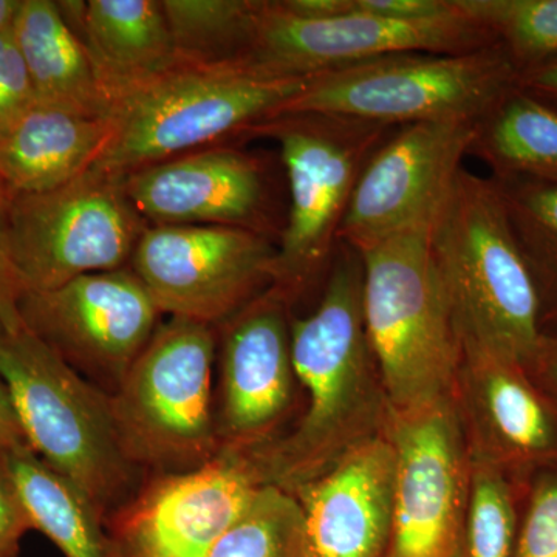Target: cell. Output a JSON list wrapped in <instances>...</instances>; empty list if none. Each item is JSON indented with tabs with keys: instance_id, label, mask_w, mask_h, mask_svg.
<instances>
[{
	"instance_id": "cell-1",
	"label": "cell",
	"mask_w": 557,
	"mask_h": 557,
	"mask_svg": "<svg viewBox=\"0 0 557 557\" xmlns=\"http://www.w3.org/2000/svg\"><path fill=\"white\" fill-rule=\"evenodd\" d=\"M292 354L306 403L281 437L245 454L263 486L287 493L384 437L391 418L366 332L362 260L348 245L336 249L317 309L306 318L293 317Z\"/></svg>"
},
{
	"instance_id": "cell-2",
	"label": "cell",
	"mask_w": 557,
	"mask_h": 557,
	"mask_svg": "<svg viewBox=\"0 0 557 557\" xmlns=\"http://www.w3.org/2000/svg\"><path fill=\"white\" fill-rule=\"evenodd\" d=\"M431 252L461 346L525 368L544 335L541 306L493 178L461 170L432 223Z\"/></svg>"
},
{
	"instance_id": "cell-3",
	"label": "cell",
	"mask_w": 557,
	"mask_h": 557,
	"mask_svg": "<svg viewBox=\"0 0 557 557\" xmlns=\"http://www.w3.org/2000/svg\"><path fill=\"white\" fill-rule=\"evenodd\" d=\"M0 380L28 446L108 523L146 480L116 434L110 395L84 379L24 321L0 329Z\"/></svg>"
},
{
	"instance_id": "cell-4",
	"label": "cell",
	"mask_w": 557,
	"mask_h": 557,
	"mask_svg": "<svg viewBox=\"0 0 557 557\" xmlns=\"http://www.w3.org/2000/svg\"><path fill=\"white\" fill-rule=\"evenodd\" d=\"M309 78H281L237 64L172 69L115 102L113 134L94 168L132 172L214 148L278 115Z\"/></svg>"
},
{
	"instance_id": "cell-5",
	"label": "cell",
	"mask_w": 557,
	"mask_h": 557,
	"mask_svg": "<svg viewBox=\"0 0 557 557\" xmlns=\"http://www.w3.org/2000/svg\"><path fill=\"white\" fill-rule=\"evenodd\" d=\"M395 131L348 116L284 113L247 132L274 139L287 172L288 211L271 288L293 309L324 284L358 180Z\"/></svg>"
},
{
	"instance_id": "cell-6",
	"label": "cell",
	"mask_w": 557,
	"mask_h": 557,
	"mask_svg": "<svg viewBox=\"0 0 557 557\" xmlns=\"http://www.w3.org/2000/svg\"><path fill=\"white\" fill-rule=\"evenodd\" d=\"M431 226L358 252L366 332L392 410L450 397L463 357L432 259Z\"/></svg>"
},
{
	"instance_id": "cell-7",
	"label": "cell",
	"mask_w": 557,
	"mask_h": 557,
	"mask_svg": "<svg viewBox=\"0 0 557 557\" xmlns=\"http://www.w3.org/2000/svg\"><path fill=\"white\" fill-rule=\"evenodd\" d=\"M215 350L212 325L171 317L110 395L121 446L143 474L194 471L222 450L212 392Z\"/></svg>"
},
{
	"instance_id": "cell-8",
	"label": "cell",
	"mask_w": 557,
	"mask_h": 557,
	"mask_svg": "<svg viewBox=\"0 0 557 557\" xmlns=\"http://www.w3.org/2000/svg\"><path fill=\"white\" fill-rule=\"evenodd\" d=\"M518 78L519 70L500 44L460 54H387L309 76L278 115L322 113L391 127L478 123L518 87Z\"/></svg>"
},
{
	"instance_id": "cell-9",
	"label": "cell",
	"mask_w": 557,
	"mask_h": 557,
	"mask_svg": "<svg viewBox=\"0 0 557 557\" xmlns=\"http://www.w3.org/2000/svg\"><path fill=\"white\" fill-rule=\"evenodd\" d=\"M148 226L123 178L97 168L61 188L7 197V247L22 295L129 267Z\"/></svg>"
},
{
	"instance_id": "cell-10",
	"label": "cell",
	"mask_w": 557,
	"mask_h": 557,
	"mask_svg": "<svg viewBox=\"0 0 557 557\" xmlns=\"http://www.w3.org/2000/svg\"><path fill=\"white\" fill-rule=\"evenodd\" d=\"M445 16L401 21L350 10L307 20L263 0L258 25L239 64L281 78H309L327 70L397 53L460 54L494 46L485 27L458 7Z\"/></svg>"
},
{
	"instance_id": "cell-11",
	"label": "cell",
	"mask_w": 557,
	"mask_h": 557,
	"mask_svg": "<svg viewBox=\"0 0 557 557\" xmlns=\"http://www.w3.org/2000/svg\"><path fill=\"white\" fill-rule=\"evenodd\" d=\"M277 240L233 226L149 225L131 269L161 313L222 325L274 284Z\"/></svg>"
},
{
	"instance_id": "cell-12",
	"label": "cell",
	"mask_w": 557,
	"mask_h": 557,
	"mask_svg": "<svg viewBox=\"0 0 557 557\" xmlns=\"http://www.w3.org/2000/svg\"><path fill=\"white\" fill-rule=\"evenodd\" d=\"M395 454L387 557H458L472 463L450 397L392 410Z\"/></svg>"
},
{
	"instance_id": "cell-13",
	"label": "cell",
	"mask_w": 557,
	"mask_h": 557,
	"mask_svg": "<svg viewBox=\"0 0 557 557\" xmlns=\"http://www.w3.org/2000/svg\"><path fill=\"white\" fill-rule=\"evenodd\" d=\"M20 311L35 335L109 395L148 346L163 314L131 267L24 295Z\"/></svg>"
},
{
	"instance_id": "cell-14",
	"label": "cell",
	"mask_w": 557,
	"mask_h": 557,
	"mask_svg": "<svg viewBox=\"0 0 557 557\" xmlns=\"http://www.w3.org/2000/svg\"><path fill=\"white\" fill-rule=\"evenodd\" d=\"M475 121H429L397 127L358 180L339 244L355 251L432 225L463 170Z\"/></svg>"
},
{
	"instance_id": "cell-15",
	"label": "cell",
	"mask_w": 557,
	"mask_h": 557,
	"mask_svg": "<svg viewBox=\"0 0 557 557\" xmlns=\"http://www.w3.org/2000/svg\"><path fill=\"white\" fill-rule=\"evenodd\" d=\"M293 307L270 288L223 322L215 424L220 448L252 453L281 437L300 410Z\"/></svg>"
},
{
	"instance_id": "cell-16",
	"label": "cell",
	"mask_w": 557,
	"mask_h": 557,
	"mask_svg": "<svg viewBox=\"0 0 557 557\" xmlns=\"http://www.w3.org/2000/svg\"><path fill=\"white\" fill-rule=\"evenodd\" d=\"M245 454L220 450L194 471L156 475L106 523L115 557H207L260 487Z\"/></svg>"
},
{
	"instance_id": "cell-17",
	"label": "cell",
	"mask_w": 557,
	"mask_h": 557,
	"mask_svg": "<svg viewBox=\"0 0 557 557\" xmlns=\"http://www.w3.org/2000/svg\"><path fill=\"white\" fill-rule=\"evenodd\" d=\"M123 183L148 225L233 226L281 237L269 168L244 150H196L132 172Z\"/></svg>"
},
{
	"instance_id": "cell-18",
	"label": "cell",
	"mask_w": 557,
	"mask_h": 557,
	"mask_svg": "<svg viewBox=\"0 0 557 557\" xmlns=\"http://www.w3.org/2000/svg\"><path fill=\"white\" fill-rule=\"evenodd\" d=\"M450 399L472 463L496 468L520 487L557 467V413L522 364L463 348Z\"/></svg>"
},
{
	"instance_id": "cell-19",
	"label": "cell",
	"mask_w": 557,
	"mask_h": 557,
	"mask_svg": "<svg viewBox=\"0 0 557 557\" xmlns=\"http://www.w3.org/2000/svg\"><path fill=\"white\" fill-rule=\"evenodd\" d=\"M394 482L384 435L292 491L302 509L304 557H387Z\"/></svg>"
},
{
	"instance_id": "cell-20",
	"label": "cell",
	"mask_w": 557,
	"mask_h": 557,
	"mask_svg": "<svg viewBox=\"0 0 557 557\" xmlns=\"http://www.w3.org/2000/svg\"><path fill=\"white\" fill-rule=\"evenodd\" d=\"M78 33L110 106L177 67L161 0L58 2Z\"/></svg>"
},
{
	"instance_id": "cell-21",
	"label": "cell",
	"mask_w": 557,
	"mask_h": 557,
	"mask_svg": "<svg viewBox=\"0 0 557 557\" xmlns=\"http://www.w3.org/2000/svg\"><path fill=\"white\" fill-rule=\"evenodd\" d=\"M113 134L110 119L35 104L0 135L7 197L61 188L97 164Z\"/></svg>"
},
{
	"instance_id": "cell-22",
	"label": "cell",
	"mask_w": 557,
	"mask_h": 557,
	"mask_svg": "<svg viewBox=\"0 0 557 557\" xmlns=\"http://www.w3.org/2000/svg\"><path fill=\"white\" fill-rule=\"evenodd\" d=\"M13 33L38 104L110 119L112 106L89 50L58 2L22 0Z\"/></svg>"
},
{
	"instance_id": "cell-23",
	"label": "cell",
	"mask_w": 557,
	"mask_h": 557,
	"mask_svg": "<svg viewBox=\"0 0 557 557\" xmlns=\"http://www.w3.org/2000/svg\"><path fill=\"white\" fill-rule=\"evenodd\" d=\"M469 156L493 178L557 185V109L516 87L478 121Z\"/></svg>"
},
{
	"instance_id": "cell-24",
	"label": "cell",
	"mask_w": 557,
	"mask_h": 557,
	"mask_svg": "<svg viewBox=\"0 0 557 557\" xmlns=\"http://www.w3.org/2000/svg\"><path fill=\"white\" fill-rule=\"evenodd\" d=\"M2 454L33 530L65 557H115L104 520L69 480L32 448Z\"/></svg>"
},
{
	"instance_id": "cell-25",
	"label": "cell",
	"mask_w": 557,
	"mask_h": 557,
	"mask_svg": "<svg viewBox=\"0 0 557 557\" xmlns=\"http://www.w3.org/2000/svg\"><path fill=\"white\" fill-rule=\"evenodd\" d=\"M183 65L239 64L263 0H161Z\"/></svg>"
},
{
	"instance_id": "cell-26",
	"label": "cell",
	"mask_w": 557,
	"mask_h": 557,
	"mask_svg": "<svg viewBox=\"0 0 557 557\" xmlns=\"http://www.w3.org/2000/svg\"><path fill=\"white\" fill-rule=\"evenodd\" d=\"M493 180L536 287L542 332H557V185Z\"/></svg>"
},
{
	"instance_id": "cell-27",
	"label": "cell",
	"mask_w": 557,
	"mask_h": 557,
	"mask_svg": "<svg viewBox=\"0 0 557 557\" xmlns=\"http://www.w3.org/2000/svg\"><path fill=\"white\" fill-rule=\"evenodd\" d=\"M472 463V461H471ZM523 487L505 472L472 463L467 519L458 557H512Z\"/></svg>"
},
{
	"instance_id": "cell-28",
	"label": "cell",
	"mask_w": 557,
	"mask_h": 557,
	"mask_svg": "<svg viewBox=\"0 0 557 557\" xmlns=\"http://www.w3.org/2000/svg\"><path fill=\"white\" fill-rule=\"evenodd\" d=\"M207 557H304V518L293 494L262 486Z\"/></svg>"
},
{
	"instance_id": "cell-29",
	"label": "cell",
	"mask_w": 557,
	"mask_h": 557,
	"mask_svg": "<svg viewBox=\"0 0 557 557\" xmlns=\"http://www.w3.org/2000/svg\"><path fill=\"white\" fill-rule=\"evenodd\" d=\"M500 44L519 72L557 53V0H457Z\"/></svg>"
},
{
	"instance_id": "cell-30",
	"label": "cell",
	"mask_w": 557,
	"mask_h": 557,
	"mask_svg": "<svg viewBox=\"0 0 557 557\" xmlns=\"http://www.w3.org/2000/svg\"><path fill=\"white\" fill-rule=\"evenodd\" d=\"M512 557H557V467L541 469L523 487Z\"/></svg>"
},
{
	"instance_id": "cell-31",
	"label": "cell",
	"mask_w": 557,
	"mask_h": 557,
	"mask_svg": "<svg viewBox=\"0 0 557 557\" xmlns=\"http://www.w3.org/2000/svg\"><path fill=\"white\" fill-rule=\"evenodd\" d=\"M38 104L14 33L0 35V135Z\"/></svg>"
},
{
	"instance_id": "cell-32",
	"label": "cell",
	"mask_w": 557,
	"mask_h": 557,
	"mask_svg": "<svg viewBox=\"0 0 557 557\" xmlns=\"http://www.w3.org/2000/svg\"><path fill=\"white\" fill-rule=\"evenodd\" d=\"M33 530L16 485L0 453V553L20 548L21 537Z\"/></svg>"
},
{
	"instance_id": "cell-33",
	"label": "cell",
	"mask_w": 557,
	"mask_h": 557,
	"mask_svg": "<svg viewBox=\"0 0 557 557\" xmlns=\"http://www.w3.org/2000/svg\"><path fill=\"white\" fill-rule=\"evenodd\" d=\"M348 3L354 11L401 21L445 16L456 9L454 0H348Z\"/></svg>"
},
{
	"instance_id": "cell-34",
	"label": "cell",
	"mask_w": 557,
	"mask_h": 557,
	"mask_svg": "<svg viewBox=\"0 0 557 557\" xmlns=\"http://www.w3.org/2000/svg\"><path fill=\"white\" fill-rule=\"evenodd\" d=\"M7 194L0 185V329L21 324L22 289L11 263L5 236Z\"/></svg>"
},
{
	"instance_id": "cell-35",
	"label": "cell",
	"mask_w": 557,
	"mask_h": 557,
	"mask_svg": "<svg viewBox=\"0 0 557 557\" xmlns=\"http://www.w3.org/2000/svg\"><path fill=\"white\" fill-rule=\"evenodd\" d=\"M525 370L557 413V332L542 335Z\"/></svg>"
},
{
	"instance_id": "cell-36",
	"label": "cell",
	"mask_w": 557,
	"mask_h": 557,
	"mask_svg": "<svg viewBox=\"0 0 557 557\" xmlns=\"http://www.w3.org/2000/svg\"><path fill=\"white\" fill-rule=\"evenodd\" d=\"M518 87L557 109V53L519 72Z\"/></svg>"
},
{
	"instance_id": "cell-37",
	"label": "cell",
	"mask_w": 557,
	"mask_h": 557,
	"mask_svg": "<svg viewBox=\"0 0 557 557\" xmlns=\"http://www.w3.org/2000/svg\"><path fill=\"white\" fill-rule=\"evenodd\" d=\"M30 448L14 409L9 388L0 380V453Z\"/></svg>"
},
{
	"instance_id": "cell-38",
	"label": "cell",
	"mask_w": 557,
	"mask_h": 557,
	"mask_svg": "<svg viewBox=\"0 0 557 557\" xmlns=\"http://www.w3.org/2000/svg\"><path fill=\"white\" fill-rule=\"evenodd\" d=\"M22 0H0V35L14 30Z\"/></svg>"
},
{
	"instance_id": "cell-39",
	"label": "cell",
	"mask_w": 557,
	"mask_h": 557,
	"mask_svg": "<svg viewBox=\"0 0 557 557\" xmlns=\"http://www.w3.org/2000/svg\"><path fill=\"white\" fill-rule=\"evenodd\" d=\"M17 552H20V548L11 549V552L0 553V557H17Z\"/></svg>"
}]
</instances>
